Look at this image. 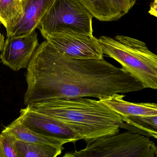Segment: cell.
Listing matches in <instances>:
<instances>
[{"label": "cell", "instance_id": "1", "mask_svg": "<svg viewBox=\"0 0 157 157\" xmlns=\"http://www.w3.org/2000/svg\"><path fill=\"white\" fill-rule=\"evenodd\" d=\"M25 105L53 99L94 97L145 89L122 68L105 60L76 59L59 52L47 41L38 45L27 67Z\"/></svg>", "mask_w": 157, "mask_h": 157}, {"label": "cell", "instance_id": "2", "mask_svg": "<svg viewBox=\"0 0 157 157\" xmlns=\"http://www.w3.org/2000/svg\"><path fill=\"white\" fill-rule=\"evenodd\" d=\"M80 97L53 99L30 105L65 124L85 140L119 133L128 125L100 100Z\"/></svg>", "mask_w": 157, "mask_h": 157}, {"label": "cell", "instance_id": "3", "mask_svg": "<svg viewBox=\"0 0 157 157\" xmlns=\"http://www.w3.org/2000/svg\"><path fill=\"white\" fill-rule=\"evenodd\" d=\"M98 40L104 55L116 60L144 88L157 89V56L145 43L120 35L102 36Z\"/></svg>", "mask_w": 157, "mask_h": 157}, {"label": "cell", "instance_id": "4", "mask_svg": "<svg viewBox=\"0 0 157 157\" xmlns=\"http://www.w3.org/2000/svg\"><path fill=\"white\" fill-rule=\"evenodd\" d=\"M83 149L64 157H157V147L148 137L126 131L85 140Z\"/></svg>", "mask_w": 157, "mask_h": 157}, {"label": "cell", "instance_id": "5", "mask_svg": "<svg viewBox=\"0 0 157 157\" xmlns=\"http://www.w3.org/2000/svg\"><path fill=\"white\" fill-rule=\"evenodd\" d=\"M93 18L79 0H54L37 28L47 34L68 30L92 35Z\"/></svg>", "mask_w": 157, "mask_h": 157}, {"label": "cell", "instance_id": "6", "mask_svg": "<svg viewBox=\"0 0 157 157\" xmlns=\"http://www.w3.org/2000/svg\"><path fill=\"white\" fill-rule=\"evenodd\" d=\"M41 34L59 52L69 57L76 59L103 58L99 40L93 34L79 33L68 30Z\"/></svg>", "mask_w": 157, "mask_h": 157}, {"label": "cell", "instance_id": "7", "mask_svg": "<svg viewBox=\"0 0 157 157\" xmlns=\"http://www.w3.org/2000/svg\"><path fill=\"white\" fill-rule=\"evenodd\" d=\"M19 117L24 125L30 130L61 140L65 144L81 140L79 137L65 124L36 111L30 105L21 109Z\"/></svg>", "mask_w": 157, "mask_h": 157}, {"label": "cell", "instance_id": "8", "mask_svg": "<svg viewBox=\"0 0 157 157\" xmlns=\"http://www.w3.org/2000/svg\"><path fill=\"white\" fill-rule=\"evenodd\" d=\"M38 45V34L36 30L25 35L7 37L0 59L11 69L19 71L27 67Z\"/></svg>", "mask_w": 157, "mask_h": 157}, {"label": "cell", "instance_id": "9", "mask_svg": "<svg viewBox=\"0 0 157 157\" xmlns=\"http://www.w3.org/2000/svg\"><path fill=\"white\" fill-rule=\"evenodd\" d=\"M54 0H21V11L9 27L7 37L25 35L36 30Z\"/></svg>", "mask_w": 157, "mask_h": 157}, {"label": "cell", "instance_id": "10", "mask_svg": "<svg viewBox=\"0 0 157 157\" xmlns=\"http://www.w3.org/2000/svg\"><path fill=\"white\" fill-rule=\"evenodd\" d=\"M93 17L101 21H113L126 14L136 0H79Z\"/></svg>", "mask_w": 157, "mask_h": 157}, {"label": "cell", "instance_id": "11", "mask_svg": "<svg viewBox=\"0 0 157 157\" xmlns=\"http://www.w3.org/2000/svg\"><path fill=\"white\" fill-rule=\"evenodd\" d=\"M125 95L115 94L100 101L123 118L129 116H157V105L155 103H133L125 101Z\"/></svg>", "mask_w": 157, "mask_h": 157}, {"label": "cell", "instance_id": "12", "mask_svg": "<svg viewBox=\"0 0 157 157\" xmlns=\"http://www.w3.org/2000/svg\"><path fill=\"white\" fill-rule=\"evenodd\" d=\"M4 130L9 132L13 138L25 142L47 144L62 147L65 144L61 140L40 135L29 129L24 125L19 117L5 127Z\"/></svg>", "mask_w": 157, "mask_h": 157}, {"label": "cell", "instance_id": "13", "mask_svg": "<svg viewBox=\"0 0 157 157\" xmlns=\"http://www.w3.org/2000/svg\"><path fill=\"white\" fill-rule=\"evenodd\" d=\"M19 157H56L60 155L64 148L47 144L25 142L14 139Z\"/></svg>", "mask_w": 157, "mask_h": 157}, {"label": "cell", "instance_id": "14", "mask_svg": "<svg viewBox=\"0 0 157 157\" xmlns=\"http://www.w3.org/2000/svg\"><path fill=\"white\" fill-rule=\"evenodd\" d=\"M122 119L142 135L157 138V116H129Z\"/></svg>", "mask_w": 157, "mask_h": 157}, {"label": "cell", "instance_id": "15", "mask_svg": "<svg viewBox=\"0 0 157 157\" xmlns=\"http://www.w3.org/2000/svg\"><path fill=\"white\" fill-rule=\"evenodd\" d=\"M21 11V2L18 0H0V23L6 29Z\"/></svg>", "mask_w": 157, "mask_h": 157}, {"label": "cell", "instance_id": "16", "mask_svg": "<svg viewBox=\"0 0 157 157\" xmlns=\"http://www.w3.org/2000/svg\"><path fill=\"white\" fill-rule=\"evenodd\" d=\"M0 157H19L14 143V138L3 129L0 134Z\"/></svg>", "mask_w": 157, "mask_h": 157}, {"label": "cell", "instance_id": "17", "mask_svg": "<svg viewBox=\"0 0 157 157\" xmlns=\"http://www.w3.org/2000/svg\"><path fill=\"white\" fill-rule=\"evenodd\" d=\"M157 0H154L151 5L150 6V9L149 11V13L151 15L155 16V17L157 16Z\"/></svg>", "mask_w": 157, "mask_h": 157}, {"label": "cell", "instance_id": "18", "mask_svg": "<svg viewBox=\"0 0 157 157\" xmlns=\"http://www.w3.org/2000/svg\"><path fill=\"white\" fill-rule=\"evenodd\" d=\"M4 42H5V37L4 35L0 31V54L3 48Z\"/></svg>", "mask_w": 157, "mask_h": 157}, {"label": "cell", "instance_id": "19", "mask_svg": "<svg viewBox=\"0 0 157 157\" xmlns=\"http://www.w3.org/2000/svg\"><path fill=\"white\" fill-rule=\"evenodd\" d=\"M18 1H19L21 2V0H18Z\"/></svg>", "mask_w": 157, "mask_h": 157}]
</instances>
